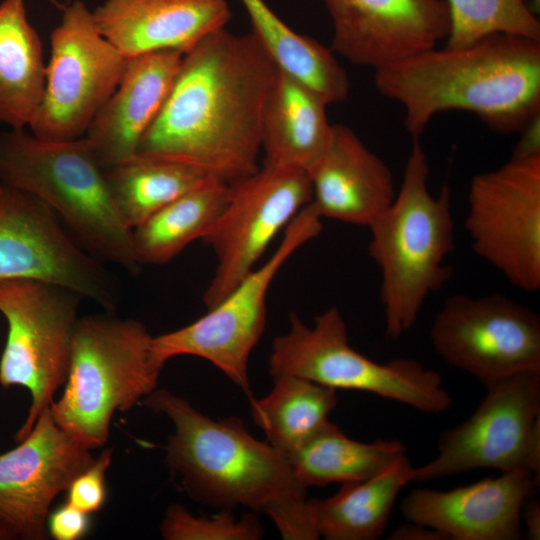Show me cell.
Instances as JSON below:
<instances>
[{"label": "cell", "mask_w": 540, "mask_h": 540, "mask_svg": "<svg viewBox=\"0 0 540 540\" xmlns=\"http://www.w3.org/2000/svg\"><path fill=\"white\" fill-rule=\"evenodd\" d=\"M277 71L252 32L207 35L183 54L137 154L182 162L227 184L255 173Z\"/></svg>", "instance_id": "1"}, {"label": "cell", "mask_w": 540, "mask_h": 540, "mask_svg": "<svg viewBox=\"0 0 540 540\" xmlns=\"http://www.w3.org/2000/svg\"><path fill=\"white\" fill-rule=\"evenodd\" d=\"M144 400L174 425L165 461L189 498L221 510L242 506L266 514L286 540L310 536L307 488L286 454L254 438L239 418L214 420L166 389Z\"/></svg>", "instance_id": "2"}, {"label": "cell", "mask_w": 540, "mask_h": 540, "mask_svg": "<svg viewBox=\"0 0 540 540\" xmlns=\"http://www.w3.org/2000/svg\"><path fill=\"white\" fill-rule=\"evenodd\" d=\"M375 87L399 103L419 138L439 113H474L502 133L540 116V39L495 34L463 47H434L375 71Z\"/></svg>", "instance_id": "3"}, {"label": "cell", "mask_w": 540, "mask_h": 540, "mask_svg": "<svg viewBox=\"0 0 540 540\" xmlns=\"http://www.w3.org/2000/svg\"><path fill=\"white\" fill-rule=\"evenodd\" d=\"M427 154L414 138L392 204L368 228V251L381 274L385 333L400 338L418 319L426 299L450 279L446 260L455 248L451 190L428 187Z\"/></svg>", "instance_id": "4"}, {"label": "cell", "mask_w": 540, "mask_h": 540, "mask_svg": "<svg viewBox=\"0 0 540 540\" xmlns=\"http://www.w3.org/2000/svg\"><path fill=\"white\" fill-rule=\"evenodd\" d=\"M0 179L43 201L90 255L131 275L139 272L132 230L121 218L105 169L85 137L57 141L25 129L0 131Z\"/></svg>", "instance_id": "5"}, {"label": "cell", "mask_w": 540, "mask_h": 540, "mask_svg": "<svg viewBox=\"0 0 540 540\" xmlns=\"http://www.w3.org/2000/svg\"><path fill=\"white\" fill-rule=\"evenodd\" d=\"M152 338L143 323L115 311L78 318L64 390L50 404L57 425L90 450L103 446L114 413L157 387L165 364Z\"/></svg>", "instance_id": "6"}, {"label": "cell", "mask_w": 540, "mask_h": 540, "mask_svg": "<svg viewBox=\"0 0 540 540\" xmlns=\"http://www.w3.org/2000/svg\"><path fill=\"white\" fill-rule=\"evenodd\" d=\"M287 333L277 336L269 356L272 378L292 375L337 389L357 390L397 401L425 413L450 408L442 377L416 360L377 363L353 349L345 320L332 306L307 326L296 313Z\"/></svg>", "instance_id": "7"}, {"label": "cell", "mask_w": 540, "mask_h": 540, "mask_svg": "<svg viewBox=\"0 0 540 540\" xmlns=\"http://www.w3.org/2000/svg\"><path fill=\"white\" fill-rule=\"evenodd\" d=\"M83 299L75 290L49 281H0V313L7 322L0 385L21 386L31 395L27 416L14 436L16 442L30 432L66 381Z\"/></svg>", "instance_id": "8"}, {"label": "cell", "mask_w": 540, "mask_h": 540, "mask_svg": "<svg viewBox=\"0 0 540 540\" xmlns=\"http://www.w3.org/2000/svg\"><path fill=\"white\" fill-rule=\"evenodd\" d=\"M322 218L311 203L304 206L284 229L278 247L266 262L246 275L207 313L177 330L153 336L152 349L165 364L179 355H192L212 363L247 396L248 362L266 322L270 285L288 259L322 231Z\"/></svg>", "instance_id": "9"}, {"label": "cell", "mask_w": 540, "mask_h": 540, "mask_svg": "<svg viewBox=\"0 0 540 540\" xmlns=\"http://www.w3.org/2000/svg\"><path fill=\"white\" fill-rule=\"evenodd\" d=\"M486 388L472 415L441 434L437 455L413 468L412 482L492 468L526 470L539 483L540 373L515 374Z\"/></svg>", "instance_id": "10"}, {"label": "cell", "mask_w": 540, "mask_h": 540, "mask_svg": "<svg viewBox=\"0 0 540 540\" xmlns=\"http://www.w3.org/2000/svg\"><path fill=\"white\" fill-rule=\"evenodd\" d=\"M126 62L100 33L86 3H68L50 35L44 91L31 133L57 141L84 137L116 89Z\"/></svg>", "instance_id": "11"}, {"label": "cell", "mask_w": 540, "mask_h": 540, "mask_svg": "<svg viewBox=\"0 0 540 540\" xmlns=\"http://www.w3.org/2000/svg\"><path fill=\"white\" fill-rule=\"evenodd\" d=\"M465 229L473 251L512 286L540 288V154L475 175Z\"/></svg>", "instance_id": "12"}, {"label": "cell", "mask_w": 540, "mask_h": 540, "mask_svg": "<svg viewBox=\"0 0 540 540\" xmlns=\"http://www.w3.org/2000/svg\"><path fill=\"white\" fill-rule=\"evenodd\" d=\"M429 336L446 363L485 386L519 373H540V317L502 293L449 296Z\"/></svg>", "instance_id": "13"}, {"label": "cell", "mask_w": 540, "mask_h": 540, "mask_svg": "<svg viewBox=\"0 0 540 540\" xmlns=\"http://www.w3.org/2000/svg\"><path fill=\"white\" fill-rule=\"evenodd\" d=\"M311 198L309 174L298 169L263 164L255 173L229 184L227 203L202 239L217 258L203 295L207 309L256 268L278 233Z\"/></svg>", "instance_id": "14"}, {"label": "cell", "mask_w": 540, "mask_h": 540, "mask_svg": "<svg viewBox=\"0 0 540 540\" xmlns=\"http://www.w3.org/2000/svg\"><path fill=\"white\" fill-rule=\"evenodd\" d=\"M37 279L75 290L106 311L122 297L118 279L85 251L37 197L4 185L0 201V281Z\"/></svg>", "instance_id": "15"}, {"label": "cell", "mask_w": 540, "mask_h": 540, "mask_svg": "<svg viewBox=\"0 0 540 540\" xmlns=\"http://www.w3.org/2000/svg\"><path fill=\"white\" fill-rule=\"evenodd\" d=\"M17 443L0 453V540H45L53 500L95 458L57 425L50 406Z\"/></svg>", "instance_id": "16"}, {"label": "cell", "mask_w": 540, "mask_h": 540, "mask_svg": "<svg viewBox=\"0 0 540 540\" xmlns=\"http://www.w3.org/2000/svg\"><path fill=\"white\" fill-rule=\"evenodd\" d=\"M331 18L332 51L374 71L446 40L444 0H323Z\"/></svg>", "instance_id": "17"}, {"label": "cell", "mask_w": 540, "mask_h": 540, "mask_svg": "<svg viewBox=\"0 0 540 540\" xmlns=\"http://www.w3.org/2000/svg\"><path fill=\"white\" fill-rule=\"evenodd\" d=\"M538 484L530 472L514 470L449 491L417 488L402 500L401 512L448 539L517 540L524 535V503Z\"/></svg>", "instance_id": "18"}, {"label": "cell", "mask_w": 540, "mask_h": 540, "mask_svg": "<svg viewBox=\"0 0 540 540\" xmlns=\"http://www.w3.org/2000/svg\"><path fill=\"white\" fill-rule=\"evenodd\" d=\"M92 14L100 33L126 58L184 54L231 17L226 0H105Z\"/></svg>", "instance_id": "19"}, {"label": "cell", "mask_w": 540, "mask_h": 540, "mask_svg": "<svg viewBox=\"0 0 540 540\" xmlns=\"http://www.w3.org/2000/svg\"><path fill=\"white\" fill-rule=\"evenodd\" d=\"M308 174L310 203L322 219L368 228L397 193L389 166L343 124H333L329 144Z\"/></svg>", "instance_id": "20"}, {"label": "cell", "mask_w": 540, "mask_h": 540, "mask_svg": "<svg viewBox=\"0 0 540 540\" xmlns=\"http://www.w3.org/2000/svg\"><path fill=\"white\" fill-rule=\"evenodd\" d=\"M182 57L179 51L166 50L127 58L116 89L84 136L104 169L137 154L167 97Z\"/></svg>", "instance_id": "21"}, {"label": "cell", "mask_w": 540, "mask_h": 540, "mask_svg": "<svg viewBox=\"0 0 540 540\" xmlns=\"http://www.w3.org/2000/svg\"><path fill=\"white\" fill-rule=\"evenodd\" d=\"M327 106L314 90L278 68L263 116V164L309 173L331 138Z\"/></svg>", "instance_id": "22"}, {"label": "cell", "mask_w": 540, "mask_h": 540, "mask_svg": "<svg viewBox=\"0 0 540 540\" xmlns=\"http://www.w3.org/2000/svg\"><path fill=\"white\" fill-rule=\"evenodd\" d=\"M25 2L0 3V123L10 129L29 128L45 85L42 43Z\"/></svg>", "instance_id": "23"}, {"label": "cell", "mask_w": 540, "mask_h": 540, "mask_svg": "<svg viewBox=\"0 0 540 540\" xmlns=\"http://www.w3.org/2000/svg\"><path fill=\"white\" fill-rule=\"evenodd\" d=\"M407 455L364 481L341 484L326 499L310 500L319 537L326 540H375L386 529L398 493L412 482Z\"/></svg>", "instance_id": "24"}, {"label": "cell", "mask_w": 540, "mask_h": 540, "mask_svg": "<svg viewBox=\"0 0 540 540\" xmlns=\"http://www.w3.org/2000/svg\"><path fill=\"white\" fill-rule=\"evenodd\" d=\"M240 1L249 16L251 32L281 71L314 90L328 105L348 98L349 78L332 49L296 33L264 0Z\"/></svg>", "instance_id": "25"}, {"label": "cell", "mask_w": 540, "mask_h": 540, "mask_svg": "<svg viewBox=\"0 0 540 540\" xmlns=\"http://www.w3.org/2000/svg\"><path fill=\"white\" fill-rule=\"evenodd\" d=\"M404 455L406 447L399 441H356L328 421L286 456L297 480L308 488L367 480Z\"/></svg>", "instance_id": "26"}, {"label": "cell", "mask_w": 540, "mask_h": 540, "mask_svg": "<svg viewBox=\"0 0 540 540\" xmlns=\"http://www.w3.org/2000/svg\"><path fill=\"white\" fill-rule=\"evenodd\" d=\"M229 184L209 179L132 229L138 263H168L191 242L203 239L224 209Z\"/></svg>", "instance_id": "27"}, {"label": "cell", "mask_w": 540, "mask_h": 540, "mask_svg": "<svg viewBox=\"0 0 540 540\" xmlns=\"http://www.w3.org/2000/svg\"><path fill=\"white\" fill-rule=\"evenodd\" d=\"M105 175L114 204L131 230L212 179L194 166L141 154L105 169Z\"/></svg>", "instance_id": "28"}, {"label": "cell", "mask_w": 540, "mask_h": 540, "mask_svg": "<svg viewBox=\"0 0 540 540\" xmlns=\"http://www.w3.org/2000/svg\"><path fill=\"white\" fill-rule=\"evenodd\" d=\"M272 390L250 401L251 415L273 447L289 454L328 421L337 404L336 390L292 375L273 378Z\"/></svg>", "instance_id": "29"}, {"label": "cell", "mask_w": 540, "mask_h": 540, "mask_svg": "<svg viewBox=\"0 0 540 540\" xmlns=\"http://www.w3.org/2000/svg\"><path fill=\"white\" fill-rule=\"evenodd\" d=\"M449 13L447 47H463L495 34L540 39V23L527 0H444Z\"/></svg>", "instance_id": "30"}, {"label": "cell", "mask_w": 540, "mask_h": 540, "mask_svg": "<svg viewBox=\"0 0 540 540\" xmlns=\"http://www.w3.org/2000/svg\"><path fill=\"white\" fill-rule=\"evenodd\" d=\"M160 529L167 540H257L263 537L262 526L251 511L239 519L229 509L210 517H196L180 504L168 507Z\"/></svg>", "instance_id": "31"}, {"label": "cell", "mask_w": 540, "mask_h": 540, "mask_svg": "<svg viewBox=\"0 0 540 540\" xmlns=\"http://www.w3.org/2000/svg\"><path fill=\"white\" fill-rule=\"evenodd\" d=\"M113 448H106L92 464L80 472L67 488L66 502L87 513H96L106 501V472L112 461Z\"/></svg>", "instance_id": "32"}, {"label": "cell", "mask_w": 540, "mask_h": 540, "mask_svg": "<svg viewBox=\"0 0 540 540\" xmlns=\"http://www.w3.org/2000/svg\"><path fill=\"white\" fill-rule=\"evenodd\" d=\"M90 529L89 514L67 502L49 512L47 530L56 540H78Z\"/></svg>", "instance_id": "33"}, {"label": "cell", "mask_w": 540, "mask_h": 540, "mask_svg": "<svg viewBox=\"0 0 540 540\" xmlns=\"http://www.w3.org/2000/svg\"><path fill=\"white\" fill-rule=\"evenodd\" d=\"M409 522V521H408ZM389 540H448V537L434 528L409 522L394 529L387 537Z\"/></svg>", "instance_id": "34"}, {"label": "cell", "mask_w": 540, "mask_h": 540, "mask_svg": "<svg viewBox=\"0 0 540 540\" xmlns=\"http://www.w3.org/2000/svg\"><path fill=\"white\" fill-rule=\"evenodd\" d=\"M519 134L520 141L512 156L523 157L540 154V116L533 119Z\"/></svg>", "instance_id": "35"}, {"label": "cell", "mask_w": 540, "mask_h": 540, "mask_svg": "<svg viewBox=\"0 0 540 540\" xmlns=\"http://www.w3.org/2000/svg\"><path fill=\"white\" fill-rule=\"evenodd\" d=\"M522 527L530 540L540 539V503L538 500L525 502L522 509Z\"/></svg>", "instance_id": "36"}, {"label": "cell", "mask_w": 540, "mask_h": 540, "mask_svg": "<svg viewBox=\"0 0 540 540\" xmlns=\"http://www.w3.org/2000/svg\"><path fill=\"white\" fill-rule=\"evenodd\" d=\"M530 10L536 15L540 10V0H527Z\"/></svg>", "instance_id": "37"}, {"label": "cell", "mask_w": 540, "mask_h": 540, "mask_svg": "<svg viewBox=\"0 0 540 540\" xmlns=\"http://www.w3.org/2000/svg\"><path fill=\"white\" fill-rule=\"evenodd\" d=\"M3 190H4V184L2 183V181L0 179V201H1V198H2Z\"/></svg>", "instance_id": "38"}]
</instances>
